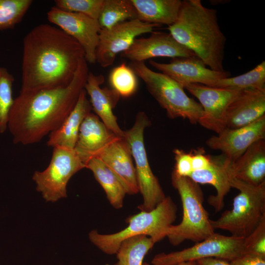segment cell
<instances>
[{"mask_svg": "<svg viewBox=\"0 0 265 265\" xmlns=\"http://www.w3.org/2000/svg\"><path fill=\"white\" fill-rule=\"evenodd\" d=\"M84 57L81 46L59 28L35 26L23 40L20 92L67 86Z\"/></svg>", "mask_w": 265, "mask_h": 265, "instance_id": "obj_1", "label": "cell"}, {"mask_svg": "<svg viewBox=\"0 0 265 265\" xmlns=\"http://www.w3.org/2000/svg\"><path fill=\"white\" fill-rule=\"evenodd\" d=\"M89 72L84 57L67 86L20 92L14 99L8 123L13 143L34 144L57 129L76 105Z\"/></svg>", "mask_w": 265, "mask_h": 265, "instance_id": "obj_2", "label": "cell"}, {"mask_svg": "<svg viewBox=\"0 0 265 265\" xmlns=\"http://www.w3.org/2000/svg\"><path fill=\"white\" fill-rule=\"evenodd\" d=\"M172 36L212 70L223 72L226 38L218 23L217 10L200 0H182L176 21L168 26Z\"/></svg>", "mask_w": 265, "mask_h": 265, "instance_id": "obj_3", "label": "cell"}, {"mask_svg": "<svg viewBox=\"0 0 265 265\" xmlns=\"http://www.w3.org/2000/svg\"><path fill=\"white\" fill-rule=\"evenodd\" d=\"M177 207L170 196L166 197L149 212L141 211L128 219V226L111 234H101L96 230L89 233V238L102 252L115 254L125 239L139 235L150 237L156 243L166 237L169 227L177 217Z\"/></svg>", "mask_w": 265, "mask_h": 265, "instance_id": "obj_4", "label": "cell"}, {"mask_svg": "<svg viewBox=\"0 0 265 265\" xmlns=\"http://www.w3.org/2000/svg\"><path fill=\"white\" fill-rule=\"evenodd\" d=\"M172 184L177 190L182 203L183 217L180 224L172 225L166 235L175 246L186 240L201 241L214 233L209 214L203 206L204 196L199 185L187 177L172 172Z\"/></svg>", "mask_w": 265, "mask_h": 265, "instance_id": "obj_5", "label": "cell"}, {"mask_svg": "<svg viewBox=\"0 0 265 265\" xmlns=\"http://www.w3.org/2000/svg\"><path fill=\"white\" fill-rule=\"evenodd\" d=\"M145 84L150 94L171 119L182 118L191 124L198 123L203 113L201 105L186 93L184 87L169 76L155 72L144 62H131L129 65Z\"/></svg>", "mask_w": 265, "mask_h": 265, "instance_id": "obj_6", "label": "cell"}, {"mask_svg": "<svg viewBox=\"0 0 265 265\" xmlns=\"http://www.w3.org/2000/svg\"><path fill=\"white\" fill-rule=\"evenodd\" d=\"M231 186L239 192L233 200L232 209L211 223L214 230H226L231 236L245 238L265 216V181L254 186L232 178Z\"/></svg>", "mask_w": 265, "mask_h": 265, "instance_id": "obj_7", "label": "cell"}, {"mask_svg": "<svg viewBox=\"0 0 265 265\" xmlns=\"http://www.w3.org/2000/svg\"><path fill=\"white\" fill-rule=\"evenodd\" d=\"M151 122L146 114L139 112L132 127L125 131V137L131 149L140 192L143 203L138 207L141 211L149 212L166 197L157 177L151 169L144 142V132Z\"/></svg>", "mask_w": 265, "mask_h": 265, "instance_id": "obj_8", "label": "cell"}, {"mask_svg": "<svg viewBox=\"0 0 265 265\" xmlns=\"http://www.w3.org/2000/svg\"><path fill=\"white\" fill-rule=\"evenodd\" d=\"M85 168L74 150L53 148L51 161L43 171H35L32 179L47 202H54L67 197V185L71 178Z\"/></svg>", "mask_w": 265, "mask_h": 265, "instance_id": "obj_9", "label": "cell"}, {"mask_svg": "<svg viewBox=\"0 0 265 265\" xmlns=\"http://www.w3.org/2000/svg\"><path fill=\"white\" fill-rule=\"evenodd\" d=\"M244 238L215 232L194 245L180 251L156 255L153 265H177L183 262L217 258L229 262L243 254Z\"/></svg>", "mask_w": 265, "mask_h": 265, "instance_id": "obj_10", "label": "cell"}, {"mask_svg": "<svg viewBox=\"0 0 265 265\" xmlns=\"http://www.w3.org/2000/svg\"><path fill=\"white\" fill-rule=\"evenodd\" d=\"M158 26L135 19L101 29L96 51V62L103 68L111 66L117 54L128 49L138 36L151 33Z\"/></svg>", "mask_w": 265, "mask_h": 265, "instance_id": "obj_11", "label": "cell"}, {"mask_svg": "<svg viewBox=\"0 0 265 265\" xmlns=\"http://www.w3.org/2000/svg\"><path fill=\"white\" fill-rule=\"evenodd\" d=\"M49 21L76 40L90 63L96 62V51L101 28L98 20L86 15L62 10L53 6L48 12Z\"/></svg>", "mask_w": 265, "mask_h": 265, "instance_id": "obj_12", "label": "cell"}, {"mask_svg": "<svg viewBox=\"0 0 265 265\" xmlns=\"http://www.w3.org/2000/svg\"><path fill=\"white\" fill-rule=\"evenodd\" d=\"M184 88L198 100L202 107L203 113L198 123L217 134L225 128L224 116L227 108L241 90L212 87L199 83L187 84Z\"/></svg>", "mask_w": 265, "mask_h": 265, "instance_id": "obj_13", "label": "cell"}, {"mask_svg": "<svg viewBox=\"0 0 265 265\" xmlns=\"http://www.w3.org/2000/svg\"><path fill=\"white\" fill-rule=\"evenodd\" d=\"M150 64L181 85L199 83L212 87L219 80L231 77L227 71H216L207 68L196 56L172 58L169 63L150 60Z\"/></svg>", "mask_w": 265, "mask_h": 265, "instance_id": "obj_14", "label": "cell"}, {"mask_svg": "<svg viewBox=\"0 0 265 265\" xmlns=\"http://www.w3.org/2000/svg\"><path fill=\"white\" fill-rule=\"evenodd\" d=\"M265 139V115L244 127L225 128L206 141L211 149L220 151L232 162L238 159L256 141Z\"/></svg>", "mask_w": 265, "mask_h": 265, "instance_id": "obj_15", "label": "cell"}, {"mask_svg": "<svg viewBox=\"0 0 265 265\" xmlns=\"http://www.w3.org/2000/svg\"><path fill=\"white\" fill-rule=\"evenodd\" d=\"M120 56L132 61L144 62L154 57H186L196 56L179 43L169 33L153 31L145 38H136Z\"/></svg>", "mask_w": 265, "mask_h": 265, "instance_id": "obj_16", "label": "cell"}, {"mask_svg": "<svg viewBox=\"0 0 265 265\" xmlns=\"http://www.w3.org/2000/svg\"><path fill=\"white\" fill-rule=\"evenodd\" d=\"M109 168L123 186L126 194L139 192L130 146L124 137H117L97 157Z\"/></svg>", "mask_w": 265, "mask_h": 265, "instance_id": "obj_17", "label": "cell"}, {"mask_svg": "<svg viewBox=\"0 0 265 265\" xmlns=\"http://www.w3.org/2000/svg\"><path fill=\"white\" fill-rule=\"evenodd\" d=\"M104 81L103 75L89 72L84 89L90 97L92 109L96 115L116 135L124 137L125 131L119 126L113 112L120 96L112 88L101 87Z\"/></svg>", "mask_w": 265, "mask_h": 265, "instance_id": "obj_18", "label": "cell"}, {"mask_svg": "<svg viewBox=\"0 0 265 265\" xmlns=\"http://www.w3.org/2000/svg\"><path fill=\"white\" fill-rule=\"evenodd\" d=\"M117 137L98 116L91 112L80 126L74 150L86 165L88 161L97 157Z\"/></svg>", "mask_w": 265, "mask_h": 265, "instance_id": "obj_19", "label": "cell"}, {"mask_svg": "<svg viewBox=\"0 0 265 265\" xmlns=\"http://www.w3.org/2000/svg\"><path fill=\"white\" fill-rule=\"evenodd\" d=\"M265 115V89L241 90L229 104L224 116L225 128L247 126Z\"/></svg>", "mask_w": 265, "mask_h": 265, "instance_id": "obj_20", "label": "cell"}, {"mask_svg": "<svg viewBox=\"0 0 265 265\" xmlns=\"http://www.w3.org/2000/svg\"><path fill=\"white\" fill-rule=\"evenodd\" d=\"M232 163L223 155L212 156L211 163L208 168L194 171L188 177L198 184H208L215 188L216 194L210 196L208 202L216 212L223 209L225 197L232 188Z\"/></svg>", "mask_w": 265, "mask_h": 265, "instance_id": "obj_21", "label": "cell"}, {"mask_svg": "<svg viewBox=\"0 0 265 265\" xmlns=\"http://www.w3.org/2000/svg\"><path fill=\"white\" fill-rule=\"evenodd\" d=\"M91 110L90 102L83 89L74 108L61 126L49 134L48 146L74 150L80 126Z\"/></svg>", "mask_w": 265, "mask_h": 265, "instance_id": "obj_22", "label": "cell"}, {"mask_svg": "<svg viewBox=\"0 0 265 265\" xmlns=\"http://www.w3.org/2000/svg\"><path fill=\"white\" fill-rule=\"evenodd\" d=\"M232 178L258 186L265 181V139L253 143L231 167Z\"/></svg>", "mask_w": 265, "mask_h": 265, "instance_id": "obj_23", "label": "cell"}, {"mask_svg": "<svg viewBox=\"0 0 265 265\" xmlns=\"http://www.w3.org/2000/svg\"><path fill=\"white\" fill-rule=\"evenodd\" d=\"M137 19L149 24L169 26L177 20L182 5L181 0H131Z\"/></svg>", "mask_w": 265, "mask_h": 265, "instance_id": "obj_24", "label": "cell"}, {"mask_svg": "<svg viewBox=\"0 0 265 265\" xmlns=\"http://www.w3.org/2000/svg\"><path fill=\"white\" fill-rule=\"evenodd\" d=\"M85 168L90 170L97 181L104 189L110 204L120 209L126 192L118 180L99 158L95 157L86 163Z\"/></svg>", "mask_w": 265, "mask_h": 265, "instance_id": "obj_25", "label": "cell"}, {"mask_svg": "<svg viewBox=\"0 0 265 265\" xmlns=\"http://www.w3.org/2000/svg\"><path fill=\"white\" fill-rule=\"evenodd\" d=\"M155 243L149 237L139 235L123 240L116 253L114 265H142L143 260Z\"/></svg>", "mask_w": 265, "mask_h": 265, "instance_id": "obj_26", "label": "cell"}, {"mask_svg": "<svg viewBox=\"0 0 265 265\" xmlns=\"http://www.w3.org/2000/svg\"><path fill=\"white\" fill-rule=\"evenodd\" d=\"M135 19L137 15L131 0H105L98 21L101 29H106Z\"/></svg>", "mask_w": 265, "mask_h": 265, "instance_id": "obj_27", "label": "cell"}, {"mask_svg": "<svg viewBox=\"0 0 265 265\" xmlns=\"http://www.w3.org/2000/svg\"><path fill=\"white\" fill-rule=\"evenodd\" d=\"M212 87L241 90L248 88L265 89V61L242 75L223 78Z\"/></svg>", "mask_w": 265, "mask_h": 265, "instance_id": "obj_28", "label": "cell"}, {"mask_svg": "<svg viewBox=\"0 0 265 265\" xmlns=\"http://www.w3.org/2000/svg\"><path fill=\"white\" fill-rule=\"evenodd\" d=\"M109 82L111 88L123 97L132 96L138 85L136 75L125 63L120 64L111 71Z\"/></svg>", "mask_w": 265, "mask_h": 265, "instance_id": "obj_29", "label": "cell"}, {"mask_svg": "<svg viewBox=\"0 0 265 265\" xmlns=\"http://www.w3.org/2000/svg\"><path fill=\"white\" fill-rule=\"evenodd\" d=\"M31 0H0V30L13 28L22 20Z\"/></svg>", "mask_w": 265, "mask_h": 265, "instance_id": "obj_30", "label": "cell"}, {"mask_svg": "<svg viewBox=\"0 0 265 265\" xmlns=\"http://www.w3.org/2000/svg\"><path fill=\"white\" fill-rule=\"evenodd\" d=\"M14 81L13 76L4 67H0V133L8 129L10 110L14 99L12 87Z\"/></svg>", "mask_w": 265, "mask_h": 265, "instance_id": "obj_31", "label": "cell"}, {"mask_svg": "<svg viewBox=\"0 0 265 265\" xmlns=\"http://www.w3.org/2000/svg\"><path fill=\"white\" fill-rule=\"evenodd\" d=\"M105 0H55L54 6L62 10L80 13L98 20Z\"/></svg>", "mask_w": 265, "mask_h": 265, "instance_id": "obj_32", "label": "cell"}, {"mask_svg": "<svg viewBox=\"0 0 265 265\" xmlns=\"http://www.w3.org/2000/svg\"><path fill=\"white\" fill-rule=\"evenodd\" d=\"M243 254L265 258V216L255 229L244 238Z\"/></svg>", "mask_w": 265, "mask_h": 265, "instance_id": "obj_33", "label": "cell"}, {"mask_svg": "<svg viewBox=\"0 0 265 265\" xmlns=\"http://www.w3.org/2000/svg\"><path fill=\"white\" fill-rule=\"evenodd\" d=\"M173 152L175 164L172 172L179 176L188 177L193 172L191 151L188 153L182 149H175Z\"/></svg>", "mask_w": 265, "mask_h": 265, "instance_id": "obj_34", "label": "cell"}, {"mask_svg": "<svg viewBox=\"0 0 265 265\" xmlns=\"http://www.w3.org/2000/svg\"><path fill=\"white\" fill-rule=\"evenodd\" d=\"M191 152L193 171L205 169L210 166L212 156L206 155L203 148L192 150Z\"/></svg>", "mask_w": 265, "mask_h": 265, "instance_id": "obj_35", "label": "cell"}, {"mask_svg": "<svg viewBox=\"0 0 265 265\" xmlns=\"http://www.w3.org/2000/svg\"><path fill=\"white\" fill-rule=\"evenodd\" d=\"M229 263L230 265H265V258L243 254Z\"/></svg>", "mask_w": 265, "mask_h": 265, "instance_id": "obj_36", "label": "cell"}, {"mask_svg": "<svg viewBox=\"0 0 265 265\" xmlns=\"http://www.w3.org/2000/svg\"><path fill=\"white\" fill-rule=\"evenodd\" d=\"M196 265H230L229 262L217 258H208L195 261Z\"/></svg>", "mask_w": 265, "mask_h": 265, "instance_id": "obj_37", "label": "cell"}, {"mask_svg": "<svg viewBox=\"0 0 265 265\" xmlns=\"http://www.w3.org/2000/svg\"><path fill=\"white\" fill-rule=\"evenodd\" d=\"M142 265H150L149 264L144 262L143 263ZM177 265H196V263L195 261H188L186 262H183L181 263H180Z\"/></svg>", "mask_w": 265, "mask_h": 265, "instance_id": "obj_38", "label": "cell"}]
</instances>
